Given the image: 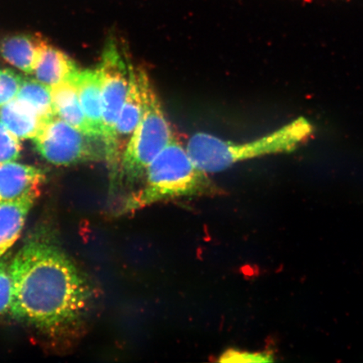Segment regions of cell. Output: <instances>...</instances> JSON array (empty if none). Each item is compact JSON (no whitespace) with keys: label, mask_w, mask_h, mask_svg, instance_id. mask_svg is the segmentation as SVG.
Here are the masks:
<instances>
[{"label":"cell","mask_w":363,"mask_h":363,"mask_svg":"<svg viewBox=\"0 0 363 363\" xmlns=\"http://www.w3.org/2000/svg\"><path fill=\"white\" fill-rule=\"evenodd\" d=\"M98 139L82 133L55 116L44 122L33 140L45 160L57 166H71L104 159V146L94 142Z\"/></svg>","instance_id":"5"},{"label":"cell","mask_w":363,"mask_h":363,"mask_svg":"<svg viewBox=\"0 0 363 363\" xmlns=\"http://www.w3.org/2000/svg\"><path fill=\"white\" fill-rule=\"evenodd\" d=\"M116 40L110 38L103 50L98 67L101 74L102 98V140L104 159L108 167L113 163V133L118 116L129 88L128 62H125Z\"/></svg>","instance_id":"6"},{"label":"cell","mask_w":363,"mask_h":363,"mask_svg":"<svg viewBox=\"0 0 363 363\" xmlns=\"http://www.w3.org/2000/svg\"><path fill=\"white\" fill-rule=\"evenodd\" d=\"M86 119L95 136L102 139V98L99 68L79 69L72 79Z\"/></svg>","instance_id":"9"},{"label":"cell","mask_w":363,"mask_h":363,"mask_svg":"<svg viewBox=\"0 0 363 363\" xmlns=\"http://www.w3.org/2000/svg\"><path fill=\"white\" fill-rule=\"evenodd\" d=\"M0 121L19 139H33L44 121L29 104L13 99L0 107Z\"/></svg>","instance_id":"13"},{"label":"cell","mask_w":363,"mask_h":363,"mask_svg":"<svg viewBox=\"0 0 363 363\" xmlns=\"http://www.w3.org/2000/svg\"><path fill=\"white\" fill-rule=\"evenodd\" d=\"M35 201L0 202V257L19 239Z\"/></svg>","instance_id":"14"},{"label":"cell","mask_w":363,"mask_h":363,"mask_svg":"<svg viewBox=\"0 0 363 363\" xmlns=\"http://www.w3.org/2000/svg\"><path fill=\"white\" fill-rule=\"evenodd\" d=\"M136 75L143 112L120 163L121 177L127 183H134L143 178L150 163L174 138L147 72L138 68Z\"/></svg>","instance_id":"4"},{"label":"cell","mask_w":363,"mask_h":363,"mask_svg":"<svg viewBox=\"0 0 363 363\" xmlns=\"http://www.w3.org/2000/svg\"><path fill=\"white\" fill-rule=\"evenodd\" d=\"M21 148L20 139L0 121V164L17 160Z\"/></svg>","instance_id":"16"},{"label":"cell","mask_w":363,"mask_h":363,"mask_svg":"<svg viewBox=\"0 0 363 363\" xmlns=\"http://www.w3.org/2000/svg\"><path fill=\"white\" fill-rule=\"evenodd\" d=\"M314 127L305 117H298L274 133L246 143H234L207 133L189 139L186 151L199 170L216 174L239 162L272 154L294 152L311 138Z\"/></svg>","instance_id":"2"},{"label":"cell","mask_w":363,"mask_h":363,"mask_svg":"<svg viewBox=\"0 0 363 363\" xmlns=\"http://www.w3.org/2000/svg\"><path fill=\"white\" fill-rule=\"evenodd\" d=\"M79 68L65 52L48 42L44 45L33 74L35 79L49 87L72 80Z\"/></svg>","instance_id":"12"},{"label":"cell","mask_w":363,"mask_h":363,"mask_svg":"<svg viewBox=\"0 0 363 363\" xmlns=\"http://www.w3.org/2000/svg\"><path fill=\"white\" fill-rule=\"evenodd\" d=\"M52 103L55 116L81 131L82 133L96 138L82 108L76 86L72 80L51 87ZM101 139V138H99Z\"/></svg>","instance_id":"11"},{"label":"cell","mask_w":363,"mask_h":363,"mask_svg":"<svg viewBox=\"0 0 363 363\" xmlns=\"http://www.w3.org/2000/svg\"><path fill=\"white\" fill-rule=\"evenodd\" d=\"M16 98L29 104L44 121L55 116L52 103L51 87L38 80L23 79Z\"/></svg>","instance_id":"15"},{"label":"cell","mask_w":363,"mask_h":363,"mask_svg":"<svg viewBox=\"0 0 363 363\" xmlns=\"http://www.w3.org/2000/svg\"><path fill=\"white\" fill-rule=\"evenodd\" d=\"M45 181L39 167L15 161L0 164V202L36 201Z\"/></svg>","instance_id":"7"},{"label":"cell","mask_w":363,"mask_h":363,"mask_svg":"<svg viewBox=\"0 0 363 363\" xmlns=\"http://www.w3.org/2000/svg\"><path fill=\"white\" fill-rule=\"evenodd\" d=\"M48 40L35 34L6 36L0 43V53L11 65L26 74H33L40 52Z\"/></svg>","instance_id":"10"},{"label":"cell","mask_w":363,"mask_h":363,"mask_svg":"<svg viewBox=\"0 0 363 363\" xmlns=\"http://www.w3.org/2000/svg\"><path fill=\"white\" fill-rule=\"evenodd\" d=\"M129 88L120 115L118 116L113 133V163L111 167V176L116 180L119 171L122 155L127 143L133 135L143 112V101L140 96L138 75L133 65L129 63Z\"/></svg>","instance_id":"8"},{"label":"cell","mask_w":363,"mask_h":363,"mask_svg":"<svg viewBox=\"0 0 363 363\" xmlns=\"http://www.w3.org/2000/svg\"><path fill=\"white\" fill-rule=\"evenodd\" d=\"M11 312L16 319L57 333L80 323L92 292L74 262L55 245L33 240L10 265Z\"/></svg>","instance_id":"1"},{"label":"cell","mask_w":363,"mask_h":363,"mask_svg":"<svg viewBox=\"0 0 363 363\" xmlns=\"http://www.w3.org/2000/svg\"><path fill=\"white\" fill-rule=\"evenodd\" d=\"M143 179L142 188L127 199L125 211L208 194L214 189L206 172L194 164L186 149L175 138L150 163Z\"/></svg>","instance_id":"3"},{"label":"cell","mask_w":363,"mask_h":363,"mask_svg":"<svg viewBox=\"0 0 363 363\" xmlns=\"http://www.w3.org/2000/svg\"><path fill=\"white\" fill-rule=\"evenodd\" d=\"M12 296V280L10 265L0 262V316L11 310Z\"/></svg>","instance_id":"18"},{"label":"cell","mask_w":363,"mask_h":363,"mask_svg":"<svg viewBox=\"0 0 363 363\" xmlns=\"http://www.w3.org/2000/svg\"><path fill=\"white\" fill-rule=\"evenodd\" d=\"M23 79L15 71L0 70V107L16 98Z\"/></svg>","instance_id":"17"},{"label":"cell","mask_w":363,"mask_h":363,"mask_svg":"<svg viewBox=\"0 0 363 363\" xmlns=\"http://www.w3.org/2000/svg\"><path fill=\"white\" fill-rule=\"evenodd\" d=\"M272 356L269 353H252L230 349L220 357V362H272Z\"/></svg>","instance_id":"19"}]
</instances>
